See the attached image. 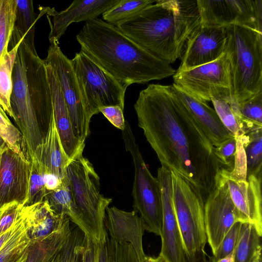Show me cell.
<instances>
[{"label": "cell", "instance_id": "51", "mask_svg": "<svg viewBox=\"0 0 262 262\" xmlns=\"http://www.w3.org/2000/svg\"><path fill=\"white\" fill-rule=\"evenodd\" d=\"M4 258L0 256V262H3Z\"/></svg>", "mask_w": 262, "mask_h": 262}, {"label": "cell", "instance_id": "14", "mask_svg": "<svg viewBox=\"0 0 262 262\" xmlns=\"http://www.w3.org/2000/svg\"><path fill=\"white\" fill-rule=\"evenodd\" d=\"M31 163L25 151L5 145L0 151V207L27 197ZM24 206V205H23Z\"/></svg>", "mask_w": 262, "mask_h": 262}, {"label": "cell", "instance_id": "20", "mask_svg": "<svg viewBox=\"0 0 262 262\" xmlns=\"http://www.w3.org/2000/svg\"><path fill=\"white\" fill-rule=\"evenodd\" d=\"M46 64L55 124L63 150L71 161L82 155L85 144L81 143L74 134L68 110L57 76L51 66L46 63Z\"/></svg>", "mask_w": 262, "mask_h": 262}, {"label": "cell", "instance_id": "24", "mask_svg": "<svg viewBox=\"0 0 262 262\" xmlns=\"http://www.w3.org/2000/svg\"><path fill=\"white\" fill-rule=\"evenodd\" d=\"M230 104L246 135L262 128V92L239 103L231 100Z\"/></svg>", "mask_w": 262, "mask_h": 262}, {"label": "cell", "instance_id": "26", "mask_svg": "<svg viewBox=\"0 0 262 262\" xmlns=\"http://www.w3.org/2000/svg\"><path fill=\"white\" fill-rule=\"evenodd\" d=\"M261 237L252 225L243 223L234 249V262H252L261 248Z\"/></svg>", "mask_w": 262, "mask_h": 262}, {"label": "cell", "instance_id": "34", "mask_svg": "<svg viewBox=\"0 0 262 262\" xmlns=\"http://www.w3.org/2000/svg\"><path fill=\"white\" fill-rule=\"evenodd\" d=\"M0 134L8 147L24 151L22 143L24 141L20 132L12 124L1 105Z\"/></svg>", "mask_w": 262, "mask_h": 262}, {"label": "cell", "instance_id": "27", "mask_svg": "<svg viewBox=\"0 0 262 262\" xmlns=\"http://www.w3.org/2000/svg\"><path fill=\"white\" fill-rule=\"evenodd\" d=\"M20 41L0 59V105L11 118H13L10 106L12 71Z\"/></svg>", "mask_w": 262, "mask_h": 262}, {"label": "cell", "instance_id": "18", "mask_svg": "<svg viewBox=\"0 0 262 262\" xmlns=\"http://www.w3.org/2000/svg\"><path fill=\"white\" fill-rule=\"evenodd\" d=\"M118 2L119 0H75L67 8L60 12L54 8L43 7L47 16L52 17L53 20L51 23L47 17L51 28L49 35L50 42L53 40L59 41L72 23L96 19Z\"/></svg>", "mask_w": 262, "mask_h": 262}, {"label": "cell", "instance_id": "38", "mask_svg": "<svg viewBox=\"0 0 262 262\" xmlns=\"http://www.w3.org/2000/svg\"><path fill=\"white\" fill-rule=\"evenodd\" d=\"M236 148V140L232 138L217 147H214L215 154L221 164L227 170L231 171L234 166Z\"/></svg>", "mask_w": 262, "mask_h": 262}, {"label": "cell", "instance_id": "28", "mask_svg": "<svg viewBox=\"0 0 262 262\" xmlns=\"http://www.w3.org/2000/svg\"><path fill=\"white\" fill-rule=\"evenodd\" d=\"M241 139L247 162V177L254 175L261 177L262 128L248 132Z\"/></svg>", "mask_w": 262, "mask_h": 262}, {"label": "cell", "instance_id": "43", "mask_svg": "<svg viewBox=\"0 0 262 262\" xmlns=\"http://www.w3.org/2000/svg\"><path fill=\"white\" fill-rule=\"evenodd\" d=\"M93 242L86 237L82 254L81 262H93Z\"/></svg>", "mask_w": 262, "mask_h": 262}, {"label": "cell", "instance_id": "7", "mask_svg": "<svg viewBox=\"0 0 262 262\" xmlns=\"http://www.w3.org/2000/svg\"><path fill=\"white\" fill-rule=\"evenodd\" d=\"M172 200L185 258L191 260L205 251L207 236L204 195L200 188L173 169Z\"/></svg>", "mask_w": 262, "mask_h": 262}, {"label": "cell", "instance_id": "19", "mask_svg": "<svg viewBox=\"0 0 262 262\" xmlns=\"http://www.w3.org/2000/svg\"><path fill=\"white\" fill-rule=\"evenodd\" d=\"M104 225L111 240L117 243L130 244L139 261L144 259L146 254L143 250L142 239L145 226L136 210L126 211L115 206L108 207Z\"/></svg>", "mask_w": 262, "mask_h": 262}, {"label": "cell", "instance_id": "16", "mask_svg": "<svg viewBox=\"0 0 262 262\" xmlns=\"http://www.w3.org/2000/svg\"><path fill=\"white\" fill-rule=\"evenodd\" d=\"M227 34L225 27L200 26L187 39L178 71L212 62L225 53Z\"/></svg>", "mask_w": 262, "mask_h": 262}, {"label": "cell", "instance_id": "48", "mask_svg": "<svg viewBox=\"0 0 262 262\" xmlns=\"http://www.w3.org/2000/svg\"><path fill=\"white\" fill-rule=\"evenodd\" d=\"M8 235L7 231L3 234L0 235V249L2 248L3 245L4 244L5 241L7 239Z\"/></svg>", "mask_w": 262, "mask_h": 262}, {"label": "cell", "instance_id": "29", "mask_svg": "<svg viewBox=\"0 0 262 262\" xmlns=\"http://www.w3.org/2000/svg\"><path fill=\"white\" fill-rule=\"evenodd\" d=\"M156 0H119L102 15L105 22L117 26L140 12Z\"/></svg>", "mask_w": 262, "mask_h": 262}, {"label": "cell", "instance_id": "45", "mask_svg": "<svg viewBox=\"0 0 262 262\" xmlns=\"http://www.w3.org/2000/svg\"><path fill=\"white\" fill-rule=\"evenodd\" d=\"M139 262H167L164 258L159 255L158 256H151L146 255L144 259Z\"/></svg>", "mask_w": 262, "mask_h": 262}, {"label": "cell", "instance_id": "15", "mask_svg": "<svg viewBox=\"0 0 262 262\" xmlns=\"http://www.w3.org/2000/svg\"><path fill=\"white\" fill-rule=\"evenodd\" d=\"M161 192L162 222L159 255L167 262H185V255L172 200V180L169 169L161 166L157 177Z\"/></svg>", "mask_w": 262, "mask_h": 262}, {"label": "cell", "instance_id": "21", "mask_svg": "<svg viewBox=\"0 0 262 262\" xmlns=\"http://www.w3.org/2000/svg\"><path fill=\"white\" fill-rule=\"evenodd\" d=\"M180 98L214 147L233 138L220 120L215 110L206 102L195 98L173 83Z\"/></svg>", "mask_w": 262, "mask_h": 262}, {"label": "cell", "instance_id": "17", "mask_svg": "<svg viewBox=\"0 0 262 262\" xmlns=\"http://www.w3.org/2000/svg\"><path fill=\"white\" fill-rule=\"evenodd\" d=\"M223 171L231 198L244 223L252 225L262 235L261 177L251 175L246 180L231 178Z\"/></svg>", "mask_w": 262, "mask_h": 262}, {"label": "cell", "instance_id": "32", "mask_svg": "<svg viewBox=\"0 0 262 262\" xmlns=\"http://www.w3.org/2000/svg\"><path fill=\"white\" fill-rule=\"evenodd\" d=\"M30 161L31 168L28 191L24 206H30L45 200L48 193L45 187V172L34 159Z\"/></svg>", "mask_w": 262, "mask_h": 262}, {"label": "cell", "instance_id": "40", "mask_svg": "<svg viewBox=\"0 0 262 262\" xmlns=\"http://www.w3.org/2000/svg\"><path fill=\"white\" fill-rule=\"evenodd\" d=\"M123 110L119 105H111L99 108L104 117L116 127L123 130L125 127V120Z\"/></svg>", "mask_w": 262, "mask_h": 262}, {"label": "cell", "instance_id": "42", "mask_svg": "<svg viewBox=\"0 0 262 262\" xmlns=\"http://www.w3.org/2000/svg\"><path fill=\"white\" fill-rule=\"evenodd\" d=\"M61 182L62 180L53 174H47L45 175V187L48 193L56 189Z\"/></svg>", "mask_w": 262, "mask_h": 262}, {"label": "cell", "instance_id": "23", "mask_svg": "<svg viewBox=\"0 0 262 262\" xmlns=\"http://www.w3.org/2000/svg\"><path fill=\"white\" fill-rule=\"evenodd\" d=\"M45 200L56 213L67 215L88 238L92 240L91 230L82 220L75 207L67 177L62 180L61 184L56 189L47 194Z\"/></svg>", "mask_w": 262, "mask_h": 262}, {"label": "cell", "instance_id": "41", "mask_svg": "<svg viewBox=\"0 0 262 262\" xmlns=\"http://www.w3.org/2000/svg\"><path fill=\"white\" fill-rule=\"evenodd\" d=\"M93 262H112L107 239L101 243L93 242Z\"/></svg>", "mask_w": 262, "mask_h": 262}, {"label": "cell", "instance_id": "22", "mask_svg": "<svg viewBox=\"0 0 262 262\" xmlns=\"http://www.w3.org/2000/svg\"><path fill=\"white\" fill-rule=\"evenodd\" d=\"M33 159L45 174H53L61 180L66 177V169L71 161L62 146L54 114L42 143L36 148Z\"/></svg>", "mask_w": 262, "mask_h": 262}, {"label": "cell", "instance_id": "11", "mask_svg": "<svg viewBox=\"0 0 262 262\" xmlns=\"http://www.w3.org/2000/svg\"><path fill=\"white\" fill-rule=\"evenodd\" d=\"M48 50L45 62L54 70L66 104L74 134L85 144L89 136L90 123L85 111L71 59L62 52L59 41L53 40Z\"/></svg>", "mask_w": 262, "mask_h": 262}, {"label": "cell", "instance_id": "25", "mask_svg": "<svg viewBox=\"0 0 262 262\" xmlns=\"http://www.w3.org/2000/svg\"><path fill=\"white\" fill-rule=\"evenodd\" d=\"M16 8L15 21L10 40L14 48L33 27L38 18L45 13L42 7L40 8V15L36 18L32 1L15 0Z\"/></svg>", "mask_w": 262, "mask_h": 262}, {"label": "cell", "instance_id": "35", "mask_svg": "<svg viewBox=\"0 0 262 262\" xmlns=\"http://www.w3.org/2000/svg\"><path fill=\"white\" fill-rule=\"evenodd\" d=\"M112 262H139L132 245L127 243H117L107 238Z\"/></svg>", "mask_w": 262, "mask_h": 262}, {"label": "cell", "instance_id": "5", "mask_svg": "<svg viewBox=\"0 0 262 262\" xmlns=\"http://www.w3.org/2000/svg\"><path fill=\"white\" fill-rule=\"evenodd\" d=\"M230 68V98L239 103L262 92V32L238 25L225 27Z\"/></svg>", "mask_w": 262, "mask_h": 262}, {"label": "cell", "instance_id": "10", "mask_svg": "<svg viewBox=\"0 0 262 262\" xmlns=\"http://www.w3.org/2000/svg\"><path fill=\"white\" fill-rule=\"evenodd\" d=\"M172 76L173 84L202 101L230 98V62L225 52L212 62L186 70H177Z\"/></svg>", "mask_w": 262, "mask_h": 262}, {"label": "cell", "instance_id": "46", "mask_svg": "<svg viewBox=\"0 0 262 262\" xmlns=\"http://www.w3.org/2000/svg\"><path fill=\"white\" fill-rule=\"evenodd\" d=\"M214 262H234V250L232 253H231L229 255L217 260H215L214 259Z\"/></svg>", "mask_w": 262, "mask_h": 262}, {"label": "cell", "instance_id": "49", "mask_svg": "<svg viewBox=\"0 0 262 262\" xmlns=\"http://www.w3.org/2000/svg\"><path fill=\"white\" fill-rule=\"evenodd\" d=\"M63 258L61 252L58 253L52 260L51 262H62Z\"/></svg>", "mask_w": 262, "mask_h": 262}, {"label": "cell", "instance_id": "4", "mask_svg": "<svg viewBox=\"0 0 262 262\" xmlns=\"http://www.w3.org/2000/svg\"><path fill=\"white\" fill-rule=\"evenodd\" d=\"M200 25L196 1L156 0L116 26L170 64L181 58L187 39Z\"/></svg>", "mask_w": 262, "mask_h": 262}, {"label": "cell", "instance_id": "9", "mask_svg": "<svg viewBox=\"0 0 262 262\" xmlns=\"http://www.w3.org/2000/svg\"><path fill=\"white\" fill-rule=\"evenodd\" d=\"M83 105L89 118L102 107L119 105L124 108L127 87L80 51L71 59Z\"/></svg>", "mask_w": 262, "mask_h": 262}, {"label": "cell", "instance_id": "3", "mask_svg": "<svg viewBox=\"0 0 262 262\" xmlns=\"http://www.w3.org/2000/svg\"><path fill=\"white\" fill-rule=\"evenodd\" d=\"M34 34L33 27L18 47L10 97L12 118L21 131L30 160L45 137L40 121L49 125L54 114L46 64L37 53Z\"/></svg>", "mask_w": 262, "mask_h": 262}, {"label": "cell", "instance_id": "47", "mask_svg": "<svg viewBox=\"0 0 262 262\" xmlns=\"http://www.w3.org/2000/svg\"><path fill=\"white\" fill-rule=\"evenodd\" d=\"M252 262H262L261 248L257 251Z\"/></svg>", "mask_w": 262, "mask_h": 262}, {"label": "cell", "instance_id": "13", "mask_svg": "<svg viewBox=\"0 0 262 262\" xmlns=\"http://www.w3.org/2000/svg\"><path fill=\"white\" fill-rule=\"evenodd\" d=\"M223 171L215 187L208 194L204 204L207 242L213 255L233 225L244 223L232 201Z\"/></svg>", "mask_w": 262, "mask_h": 262}, {"label": "cell", "instance_id": "44", "mask_svg": "<svg viewBox=\"0 0 262 262\" xmlns=\"http://www.w3.org/2000/svg\"><path fill=\"white\" fill-rule=\"evenodd\" d=\"M207 254L205 251H204L197 255L192 259L189 260L185 258V262H208V259H207Z\"/></svg>", "mask_w": 262, "mask_h": 262}, {"label": "cell", "instance_id": "50", "mask_svg": "<svg viewBox=\"0 0 262 262\" xmlns=\"http://www.w3.org/2000/svg\"><path fill=\"white\" fill-rule=\"evenodd\" d=\"M208 262H214V259L212 256H209Z\"/></svg>", "mask_w": 262, "mask_h": 262}, {"label": "cell", "instance_id": "6", "mask_svg": "<svg viewBox=\"0 0 262 262\" xmlns=\"http://www.w3.org/2000/svg\"><path fill=\"white\" fill-rule=\"evenodd\" d=\"M73 200L77 210L92 234V241L101 243L108 237L104 225L107 208L112 199L100 192V178L83 155L72 160L66 169Z\"/></svg>", "mask_w": 262, "mask_h": 262}, {"label": "cell", "instance_id": "1", "mask_svg": "<svg viewBox=\"0 0 262 262\" xmlns=\"http://www.w3.org/2000/svg\"><path fill=\"white\" fill-rule=\"evenodd\" d=\"M134 108L138 126L161 165L176 171L207 196L225 168L173 85L149 84L139 93Z\"/></svg>", "mask_w": 262, "mask_h": 262}, {"label": "cell", "instance_id": "33", "mask_svg": "<svg viewBox=\"0 0 262 262\" xmlns=\"http://www.w3.org/2000/svg\"><path fill=\"white\" fill-rule=\"evenodd\" d=\"M86 236L77 226L71 233L61 248L62 262H81Z\"/></svg>", "mask_w": 262, "mask_h": 262}, {"label": "cell", "instance_id": "12", "mask_svg": "<svg viewBox=\"0 0 262 262\" xmlns=\"http://www.w3.org/2000/svg\"><path fill=\"white\" fill-rule=\"evenodd\" d=\"M201 25L247 26L262 32V0H196Z\"/></svg>", "mask_w": 262, "mask_h": 262}, {"label": "cell", "instance_id": "8", "mask_svg": "<svg viewBox=\"0 0 262 262\" xmlns=\"http://www.w3.org/2000/svg\"><path fill=\"white\" fill-rule=\"evenodd\" d=\"M122 137L126 150L130 154L134 165L133 197L134 210L144 222L145 230L160 235L162 208L160 186L151 174L140 151L129 123L125 121Z\"/></svg>", "mask_w": 262, "mask_h": 262}, {"label": "cell", "instance_id": "2", "mask_svg": "<svg viewBox=\"0 0 262 262\" xmlns=\"http://www.w3.org/2000/svg\"><path fill=\"white\" fill-rule=\"evenodd\" d=\"M81 51L127 88L173 76L176 70L125 35L97 18L86 21L76 35Z\"/></svg>", "mask_w": 262, "mask_h": 262}, {"label": "cell", "instance_id": "30", "mask_svg": "<svg viewBox=\"0 0 262 262\" xmlns=\"http://www.w3.org/2000/svg\"><path fill=\"white\" fill-rule=\"evenodd\" d=\"M15 0H0V59L8 52L15 21Z\"/></svg>", "mask_w": 262, "mask_h": 262}, {"label": "cell", "instance_id": "39", "mask_svg": "<svg viewBox=\"0 0 262 262\" xmlns=\"http://www.w3.org/2000/svg\"><path fill=\"white\" fill-rule=\"evenodd\" d=\"M236 140V148L233 169L229 171V175L236 180H247V162L245 149L239 139Z\"/></svg>", "mask_w": 262, "mask_h": 262}, {"label": "cell", "instance_id": "36", "mask_svg": "<svg viewBox=\"0 0 262 262\" xmlns=\"http://www.w3.org/2000/svg\"><path fill=\"white\" fill-rule=\"evenodd\" d=\"M24 206L16 201L6 203L0 207V235L7 231L21 214Z\"/></svg>", "mask_w": 262, "mask_h": 262}, {"label": "cell", "instance_id": "31", "mask_svg": "<svg viewBox=\"0 0 262 262\" xmlns=\"http://www.w3.org/2000/svg\"><path fill=\"white\" fill-rule=\"evenodd\" d=\"M230 98H214L211 101L214 109L230 135L235 139L243 137L245 133L230 104Z\"/></svg>", "mask_w": 262, "mask_h": 262}, {"label": "cell", "instance_id": "37", "mask_svg": "<svg viewBox=\"0 0 262 262\" xmlns=\"http://www.w3.org/2000/svg\"><path fill=\"white\" fill-rule=\"evenodd\" d=\"M243 223H236L224 236L218 250L212 257L215 260L232 253L236 247Z\"/></svg>", "mask_w": 262, "mask_h": 262}]
</instances>
